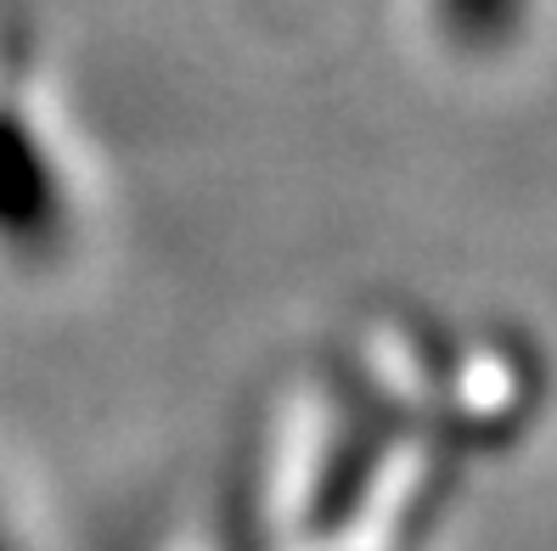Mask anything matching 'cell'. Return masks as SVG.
Masks as SVG:
<instances>
[{"instance_id":"obj_1","label":"cell","mask_w":557,"mask_h":551,"mask_svg":"<svg viewBox=\"0 0 557 551\" xmlns=\"http://www.w3.org/2000/svg\"><path fill=\"white\" fill-rule=\"evenodd\" d=\"M440 23L462 46H496L523 23V0H434Z\"/></svg>"}]
</instances>
